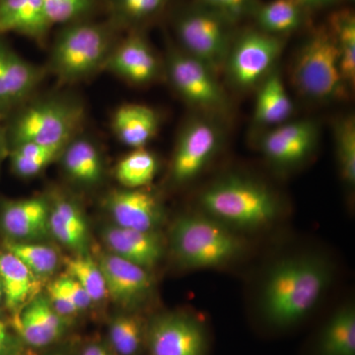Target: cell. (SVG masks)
Listing matches in <instances>:
<instances>
[{"label": "cell", "mask_w": 355, "mask_h": 355, "mask_svg": "<svg viewBox=\"0 0 355 355\" xmlns=\"http://www.w3.org/2000/svg\"><path fill=\"white\" fill-rule=\"evenodd\" d=\"M291 81L299 94L314 101L343 99L350 92L340 69L335 39L327 25L315 28L297 51Z\"/></svg>", "instance_id": "5"}, {"label": "cell", "mask_w": 355, "mask_h": 355, "mask_svg": "<svg viewBox=\"0 0 355 355\" xmlns=\"http://www.w3.org/2000/svg\"><path fill=\"white\" fill-rule=\"evenodd\" d=\"M293 113V104L279 72L275 69L263 79L257 96L254 118L263 125L286 123Z\"/></svg>", "instance_id": "25"}, {"label": "cell", "mask_w": 355, "mask_h": 355, "mask_svg": "<svg viewBox=\"0 0 355 355\" xmlns=\"http://www.w3.org/2000/svg\"><path fill=\"white\" fill-rule=\"evenodd\" d=\"M233 27L216 13L198 4L182 11L175 20V32L182 50L216 74L224 69L232 43Z\"/></svg>", "instance_id": "7"}, {"label": "cell", "mask_w": 355, "mask_h": 355, "mask_svg": "<svg viewBox=\"0 0 355 355\" xmlns=\"http://www.w3.org/2000/svg\"><path fill=\"white\" fill-rule=\"evenodd\" d=\"M46 296L50 301L51 307L57 311L60 316L67 319L78 313L76 305L70 300L57 279L49 284Z\"/></svg>", "instance_id": "38"}, {"label": "cell", "mask_w": 355, "mask_h": 355, "mask_svg": "<svg viewBox=\"0 0 355 355\" xmlns=\"http://www.w3.org/2000/svg\"><path fill=\"white\" fill-rule=\"evenodd\" d=\"M65 173L73 181L85 186L99 184L103 178V160L94 142L83 137H74L60 154Z\"/></svg>", "instance_id": "24"}, {"label": "cell", "mask_w": 355, "mask_h": 355, "mask_svg": "<svg viewBox=\"0 0 355 355\" xmlns=\"http://www.w3.org/2000/svg\"><path fill=\"white\" fill-rule=\"evenodd\" d=\"M44 14L51 27L83 21L95 6V0H43Z\"/></svg>", "instance_id": "36"}, {"label": "cell", "mask_w": 355, "mask_h": 355, "mask_svg": "<svg viewBox=\"0 0 355 355\" xmlns=\"http://www.w3.org/2000/svg\"><path fill=\"white\" fill-rule=\"evenodd\" d=\"M13 326L21 340L36 349L58 342L67 331V318L51 307L46 295H37L15 313Z\"/></svg>", "instance_id": "17"}, {"label": "cell", "mask_w": 355, "mask_h": 355, "mask_svg": "<svg viewBox=\"0 0 355 355\" xmlns=\"http://www.w3.org/2000/svg\"><path fill=\"white\" fill-rule=\"evenodd\" d=\"M284 48L282 37L248 29L232 40L223 70L231 85L247 91L263 83L275 69Z\"/></svg>", "instance_id": "8"}, {"label": "cell", "mask_w": 355, "mask_h": 355, "mask_svg": "<svg viewBox=\"0 0 355 355\" xmlns=\"http://www.w3.org/2000/svg\"><path fill=\"white\" fill-rule=\"evenodd\" d=\"M197 2L198 6L209 9L232 26L253 16L260 4L258 0H197Z\"/></svg>", "instance_id": "37"}, {"label": "cell", "mask_w": 355, "mask_h": 355, "mask_svg": "<svg viewBox=\"0 0 355 355\" xmlns=\"http://www.w3.org/2000/svg\"><path fill=\"white\" fill-rule=\"evenodd\" d=\"M306 11L298 0H270L259 4L253 16L259 30L284 37L303 25Z\"/></svg>", "instance_id": "26"}, {"label": "cell", "mask_w": 355, "mask_h": 355, "mask_svg": "<svg viewBox=\"0 0 355 355\" xmlns=\"http://www.w3.org/2000/svg\"><path fill=\"white\" fill-rule=\"evenodd\" d=\"M65 147V146H64ZM64 147L41 146L37 144H18L9 148L11 168L17 176H36L60 157Z\"/></svg>", "instance_id": "30"}, {"label": "cell", "mask_w": 355, "mask_h": 355, "mask_svg": "<svg viewBox=\"0 0 355 355\" xmlns=\"http://www.w3.org/2000/svg\"><path fill=\"white\" fill-rule=\"evenodd\" d=\"M200 116L184 125L173 155L170 178L176 186L196 179L216 155L223 142V130L211 118Z\"/></svg>", "instance_id": "10"}, {"label": "cell", "mask_w": 355, "mask_h": 355, "mask_svg": "<svg viewBox=\"0 0 355 355\" xmlns=\"http://www.w3.org/2000/svg\"><path fill=\"white\" fill-rule=\"evenodd\" d=\"M83 120L80 103L55 97L25 103L3 123L9 148L22 144L64 147L76 137Z\"/></svg>", "instance_id": "4"}, {"label": "cell", "mask_w": 355, "mask_h": 355, "mask_svg": "<svg viewBox=\"0 0 355 355\" xmlns=\"http://www.w3.org/2000/svg\"><path fill=\"white\" fill-rule=\"evenodd\" d=\"M320 355H355V311L343 306L329 320L319 345Z\"/></svg>", "instance_id": "28"}, {"label": "cell", "mask_w": 355, "mask_h": 355, "mask_svg": "<svg viewBox=\"0 0 355 355\" xmlns=\"http://www.w3.org/2000/svg\"><path fill=\"white\" fill-rule=\"evenodd\" d=\"M151 355H205L202 324L183 313H167L154 318L146 329Z\"/></svg>", "instance_id": "11"}, {"label": "cell", "mask_w": 355, "mask_h": 355, "mask_svg": "<svg viewBox=\"0 0 355 355\" xmlns=\"http://www.w3.org/2000/svg\"><path fill=\"white\" fill-rule=\"evenodd\" d=\"M106 284L107 293L114 302L125 307H137L146 302L153 291L149 270L110 253L98 261Z\"/></svg>", "instance_id": "15"}, {"label": "cell", "mask_w": 355, "mask_h": 355, "mask_svg": "<svg viewBox=\"0 0 355 355\" xmlns=\"http://www.w3.org/2000/svg\"><path fill=\"white\" fill-rule=\"evenodd\" d=\"M49 355H70L69 352L65 349H58L55 352H51Z\"/></svg>", "instance_id": "44"}, {"label": "cell", "mask_w": 355, "mask_h": 355, "mask_svg": "<svg viewBox=\"0 0 355 355\" xmlns=\"http://www.w3.org/2000/svg\"><path fill=\"white\" fill-rule=\"evenodd\" d=\"M350 1H354V0H350Z\"/></svg>", "instance_id": "46"}, {"label": "cell", "mask_w": 355, "mask_h": 355, "mask_svg": "<svg viewBox=\"0 0 355 355\" xmlns=\"http://www.w3.org/2000/svg\"><path fill=\"white\" fill-rule=\"evenodd\" d=\"M104 69L128 83L144 85L157 78L161 67L146 39L133 33L112 49Z\"/></svg>", "instance_id": "16"}, {"label": "cell", "mask_w": 355, "mask_h": 355, "mask_svg": "<svg viewBox=\"0 0 355 355\" xmlns=\"http://www.w3.org/2000/svg\"><path fill=\"white\" fill-rule=\"evenodd\" d=\"M0 277L6 307L18 312L38 295L39 277H37L13 254H0Z\"/></svg>", "instance_id": "22"}, {"label": "cell", "mask_w": 355, "mask_h": 355, "mask_svg": "<svg viewBox=\"0 0 355 355\" xmlns=\"http://www.w3.org/2000/svg\"><path fill=\"white\" fill-rule=\"evenodd\" d=\"M81 355H116L111 347L101 343H93L85 347Z\"/></svg>", "instance_id": "41"}, {"label": "cell", "mask_w": 355, "mask_h": 355, "mask_svg": "<svg viewBox=\"0 0 355 355\" xmlns=\"http://www.w3.org/2000/svg\"><path fill=\"white\" fill-rule=\"evenodd\" d=\"M331 279L330 266L320 257L299 254L277 261L261 284V314L275 326L297 323L314 309Z\"/></svg>", "instance_id": "1"}, {"label": "cell", "mask_w": 355, "mask_h": 355, "mask_svg": "<svg viewBox=\"0 0 355 355\" xmlns=\"http://www.w3.org/2000/svg\"><path fill=\"white\" fill-rule=\"evenodd\" d=\"M50 212V202L43 197L7 200L0 212L2 228L21 241L44 239L51 234Z\"/></svg>", "instance_id": "19"}, {"label": "cell", "mask_w": 355, "mask_h": 355, "mask_svg": "<svg viewBox=\"0 0 355 355\" xmlns=\"http://www.w3.org/2000/svg\"><path fill=\"white\" fill-rule=\"evenodd\" d=\"M104 207L114 225L140 231H157L164 210L157 196L144 188L114 190L105 198Z\"/></svg>", "instance_id": "14"}, {"label": "cell", "mask_w": 355, "mask_h": 355, "mask_svg": "<svg viewBox=\"0 0 355 355\" xmlns=\"http://www.w3.org/2000/svg\"><path fill=\"white\" fill-rule=\"evenodd\" d=\"M51 26L43 0H0V35H22L43 43Z\"/></svg>", "instance_id": "20"}, {"label": "cell", "mask_w": 355, "mask_h": 355, "mask_svg": "<svg viewBox=\"0 0 355 355\" xmlns=\"http://www.w3.org/2000/svg\"><path fill=\"white\" fill-rule=\"evenodd\" d=\"M169 237L177 263L190 270L227 266L246 250V243L234 230L205 214L178 217Z\"/></svg>", "instance_id": "3"}, {"label": "cell", "mask_w": 355, "mask_h": 355, "mask_svg": "<svg viewBox=\"0 0 355 355\" xmlns=\"http://www.w3.org/2000/svg\"><path fill=\"white\" fill-rule=\"evenodd\" d=\"M44 77V70L21 57L0 35V120L28 102Z\"/></svg>", "instance_id": "12"}, {"label": "cell", "mask_w": 355, "mask_h": 355, "mask_svg": "<svg viewBox=\"0 0 355 355\" xmlns=\"http://www.w3.org/2000/svg\"><path fill=\"white\" fill-rule=\"evenodd\" d=\"M102 239L110 253L149 270L157 266L165 253V245L157 231H140L106 226Z\"/></svg>", "instance_id": "18"}, {"label": "cell", "mask_w": 355, "mask_h": 355, "mask_svg": "<svg viewBox=\"0 0 355 355\" xmlns=\"http://www.w3.org/2000/svg\"><path fill=\"white\" fill-rule=\"evenodd\" d=\"M146 329L144 320L139 315H116L109 324L111 349L116 355L139 354L146 336Z\"/></svg>", "instance_id": "31"}, {"label": "cell", "mask_w": 355, "mask_h": 355, "mask_svg": "<svg viewBox=\"0 0 355 355\" xmlns=\"http://www.w3.org/2000/svg\"><path fill=\"white\" fill-rule=\"evenodd\" d=\"M67 275L85 289L92 302H99L107 296L106 284L99 263L90 254H77L64 260Z\"/></svg>", "instance_id": "32"}, {"label": "cell", "mask_w": 355, "mask_h": 355, "mask_svg": "<svg viewBox=\"0 0 355 355\" xmlns=\"http://www.w3.org/2000/svg\"><path fill=\"white\" fill-rule=\"evenodd\" d=\"M328 29L335 39L340 55V69L345 85L352 91L355 85V16L350 9L331 14Z\"/></svg>", "instance_id": "27"}, {"label": "cell", "mask_w": 355, "mask_h": 355, "mask_svg": "<svg viewBox=\"0 0 355 355\" xmlns=\"http://www.w3.org/2000/svg\"><path fill=\"white\" fill-rule=\"evenodd\" d=\"M9 146L7 142L6 127L3 121L0 120V161L4 156L8 155Z\"/></svg>", "instance_id": "43"}, {"label": "cell", "mask_w": 355, "mask_h": 355, "mask_svg": "<svg viewBox=\"0 0 355 355\" xmlns=\"http://www.w3.org/2000/svg\"><path fill=\"white\" fill-rule=\"evenodd\" d=\"M20 347L17 338H14L12 334L3 322L0 320V355H19Z\"/></svg>", "instance_id": "40"}, {"label": "cell", "mask_w": 355, "mask_h": 355, "mask_svg": "<svg viewBox=\"0 0 355 355\" xmlns=\"http://www.w3.org/2000/svg\"><path fill=\"white\" fill-rule=\"evenodd\" d=\"M158 166L155 154L146 147L135 148L118 163L116 178L123 188H146L157 174Z\"/></svg>", "instance_id": "29"}, {"label": "cell", "mask_w": 355, "mask_h": 355, "mask_svg": "<svg viewBox=\"0 0 355 355\" xmlns=\"http://www.w3.org/2000/svg\"><path fill=\"white\" fill-rule=\"evenodd\" d=\"M50 231L58 242L77 254H85L88 227L81 209L67 198H58L51 205Z\"/></svg>", "instance_id": "23"}, {"label": "cell", "mask_w": 355, "mask_h": 355, "mask_svg": "<svg viewBox=\"0 0 355 355\" xmlns=\"http://www.w3.org/2000/svg\"><path fill=\"white\" fill-rule=\"evenodd\" d=\"M336 151L338 171L343 183L349 188L355 184V119L345 114L335 123Z\"/></svg>", "instance_id": "33"}, {"label": "cell", "mask_w": 355, "mask_h": 355, "mask_svg": "<svg viewBox=\"0 0 355 355\" xmlns=\"http://www.w3.org/2000/svg\"><path fill=\"white\" fill-rule=\"evenodd\" d=\"M306 10L323 8V7L331 6L335 3L336 0H298Z\"/></svg>", "instance_id": "42"}, {"label": "cell", "mask_w": 355, "mask_h": 355, "mask_svg": "<svg viewBox=\"0 0 355 355\" xmlns=\"http://www.w3.org/2000/svg\"><path fill=\"white\" fill-rule=\"evenodd\" d=\"M170 0H108L112 14L121 24H139L162 12Z\"/></svg>", "instance_id": "35"}, {"label": "cell", "mask_w": 355, "mask_h": 355, "mask_svg": "<svg viewBox=\"0 0 355 355\" xmlns=\"http://www.w3.org/2000/svg\"><path fill=\"white\" fill-rule=\"evenodd\" d=\"M112 42L108 25L83 20L65 25L51 48V70L65 83L81 80L104 67Z\"/></svg>", "instance_id": "6"}, {"label": "cell", "mask_w": 355, "mask_h": 355, "mask_svg": "<svg viewBox=\"0 0 355 355\" xmlns=\"http://www.w3.org/2000/svg\"><path fill=\"white\" fill-rule=\"evenodd\" d=\"M2 295H3V292H2L1 277H0V298Z\"/></svg>", "instance_id": "45"}, {"label": "cell", "mask_w": 355, "mask_h": 355, "mask_svg": "<svg viewBox=\"0 0 355 355\" xmlns=\"http://www.w3.org/2000/svg\"><path fill=\"white\" fill-rule=\"evenodd\" d=\"M155 110L141 104H125L114 112L112 127L121 144L132 149L146 147L158 132Z\"/></svg>", "instance_id": "21"}, {"label": "cell", "mask_w": 355, "mask_h": 355, "mask_svg": "<svg viewBox=\"0 0 355 355\" xmlns=\"http://www.w3.org/2000/svg\"><path fill=\"white\" fill-rule=\"evenodd\" d=\"M57 280L70 300L76 305L78 312L87 309L92 304L93 302L90 296L76 279H72L69 275H65Z\"/></svg>", "instance_id": "39"}, {"label": "cell", "mask_w": 355, "mask_h": 355, "mask_svg": "<svg viewBox=\"0 0 355 355\" xmlns=\"http://www.w3.org/2000/svg\"><path fill=\"white\" fill-rule=\"evenodd\" d=\"M203 214L234 230H257L277 220L279 198L268 186L251 178L229 175L200 193Z\"/></svg>", "instance_id": "2"}, {"label": "cell", "mask_w": 355, "mask_h": 355, "mask_svg": "<svg viewBox=\"0 0 355 355\" xmlns=\"http://www.w3.org/2000/svg\"><path fill=\"white\" fill-rule=\"evenodd\" d=\"M7 252L13 254L37 277L53 275L58 265V254L55 249L44 245L26 242H7Z\"/></svg>", "instance_id": "34"}, {"label": "cell", "mask_w": 355, "mask_h": 355, "mask_svg": "<svg viewBox=\"0 0 355 355\" xmlns=\"http://www.w3.org/2000/svg\"><path fill=\"white\" fill-rule=\"evenodd\" d=\"M166 70L173 87L193 108L207 116L227 113L228 97L217 74L197 58L182 49H169Z\"/></svg>", "instance_id": "9"}, {"label": "cell", "mask_w": 355, "mask_h": 355, "mask_svg": "<svg viewBox=\"0 0 355 355\" xmlns=\"http://www.w3.org/2000/svg\"><path fill=\"white\" fill-rule=\"evenodd\" d=\"M319 130L311 120L289 121L263 135L261 150L272 164L288 168L300 164L316 148Z\"/></svg>", "instance_id": "13"}]
</instances>
